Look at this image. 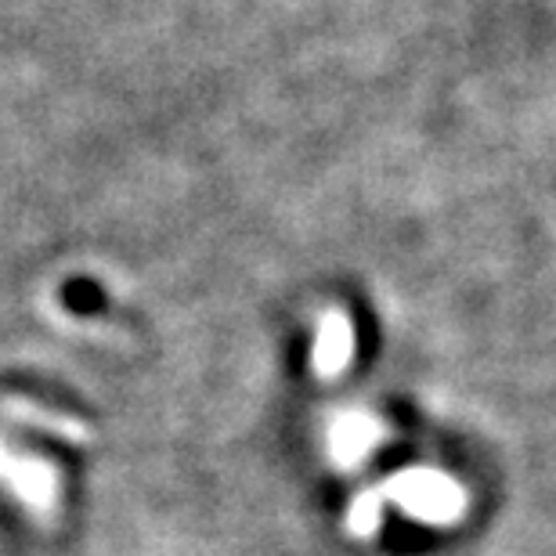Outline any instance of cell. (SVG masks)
<instances>
[{
	"instance_id": "6da1fadb",
	"label": "cell",
	"mask_w": 556,
	"mask_h": 556,
	"mask_svg": "<svg viewBox=\"0 0 556 556\" xmlns=\"http://www.w3.org/2000/svg\"><path fill=\"white\" fill-rule=\"evenodd\" d=\"M387 506L402 509L408 520H416L422 528H455L470 509V495L452 473L433 470V466H408V470L387 477L383 484L365 488L351 498L348 520H343L348 535L358 542H372L383 531Z\"/></svg>"
},
{
	"instance_id": "7a4b0ae2",
	"label": "cell",
	"mask_w": 556,
	"mask_h": 556,
	"mask_svg": "<svg viewBox=\"0 0 556 556\" xmlns=\"http://www.w3.org/2000/svg\"><path fill=\"white\" fill-rule=\"evenodd\" d=\"M0 488L37 520L40 528H54L62 517V477L40 455L11 448L0 441Z\"/></svg>"
},
{
	"instance_id": "3957f363",
	"label": "cell",
	"mask_w": 556,
	"mask_h": 556,
	"mask_svg": "<svg viewBox=\"0 0 556 556\" xmlns=\"http://www.w3.org/2000/svg\"><path fill=\"white\" fill-rule=\"evenodd\" d=\"M391 441V427L369 408H340L326 427V452L337 470H358L383 444Z\"/></svg>"
},
{
	"instance_id": "277c9868",
	"label": "cell",
	"mask_w": 556,
	"mask_h": 556,
	"mask_svg": "<svg viewBox=\"0 0 556 556\" xmlns=\"http://www.w3.org/2000/svg\"><path fill=\"white\" fill-rule=\"evenodd\" d=\"M0 416L15 427H26V430H43L48 438L54 441H65V444H91V427L76 416H65V413H54V408H43L37 402H26V397H4L0 402Z\"/></svg>"
},
{
	"instance_id": "5b68a950",
	"label": "cell",
	"mask_w": 556,
	"mask_h": 556,
	"mask_svg": "<svg viewBox=\"0 0 556 556\" xmlns=\"http://www.w3.org/2000/svg\"><path fill=\"white\" fill-rule=\"evenodd\" d=\"M354 358V326L343 311L329 307L326 315L318 318V332H315V351H311V365L321 380H332L351 365Z\"/></svg>"
}]
</instances>
